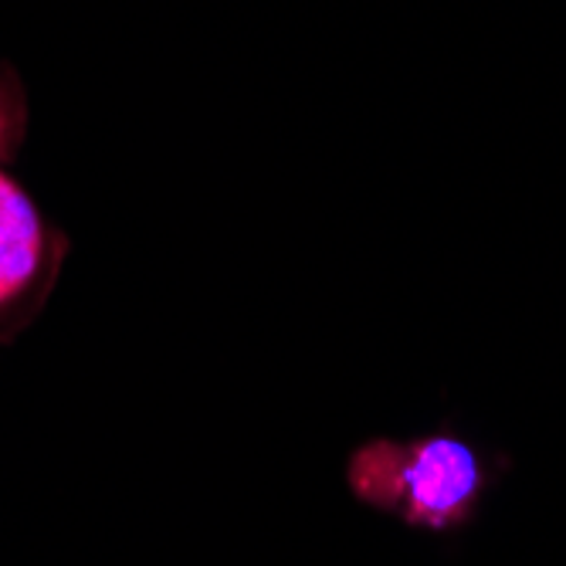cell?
Masks as SVG:
<instances>
[{
  "label": "cell",
  "mask_w": 566,
  "mask_h": 566,
  "mask_svg": "<svg viewBox=\"0 0 566 566\" xmlns=\"http://www.w3.org/2000/svg\"><path fill=\"white\" fill-rule=\"evenodd\" d=\"M349 489L418 530L448 533L472 520L485 492L479 451L454 434L367 441L349 458Z\"/></svg>",
  "instance_id": "6da1fadb"
},
{
  "label": "cell",
  "mask_w": 566,
  "mask_h": 566,
  "mask_svg": "<svg viewBox=\"0 0 566 566\" xmlns=\"http://www.w3.org/2000/svg\"><path fill=\"white\" fill-rule=\"evenodd\" d=\"M44 259V228L28 193L0 174V305L18 298Z\"/></svg>",
  "instance_id": "7a4b0ae2"
}]
</instances>
